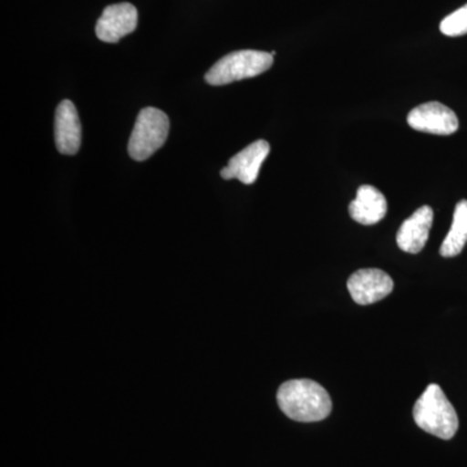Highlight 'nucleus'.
Segmentation results:
<instances>
[{
  "instance_id": "1",
  "label": "nucleus",
  "mask_w": 467,
  "mask_h": 467,
  "mask_svg": "<svg viewBox=\"0 0 467 467\" xmlns=\"http://www.w3.org/2000/svg\"><path fill=\"white\" fill-rule=\"evenodd\" d=\"M276 401L285 416L297 422H319L330 416L333 409L328 392L310 379L285 382L279 387Z\"/></svg>"
},
{
  "instance_id": "2",
  "label": "nucleus",
  "mask_w": 467,
  "mask_h": 467,
  "mask_svg": "<svg viewBox=\"0 0 467 467\" xmlns=\"http://www.w3.org/2000/svg\"><path fill=\"white\" fill-rule=\"evenodd\" d=\"M413 417L420 429L442 441H451L459 430L456 409L435 383L430 384L418 399Z\"/></svg>"
},
{
  "instance_id": "3",
  "label": "nucleus",
  "mask_w": 467,
  "mask_h": 467,
  "mask_svg": "<svg viewBox=\"0 0 467 467\" xmlns=\"http://www.w3.org/2000/svg\"><path fill=\"white\" fill-rule=\"evenodd\" d=\"M275 55L269 52L242 50L232 52L217 61L205 75L212 86H223L242 79L254 78L269 70Z\"/></svg>"
},
{
  "instance_id": "4",
  "label": "nucleus",
  "mask_w": 467,
  "mask_h": 467,
  "mask_svg": "<svg viewBox=\"0 0 467 467\" xmlns=\"http://www.w3.org/2000/svg\"><path fill=\"white\" fill-rule=\"evenodd\" d=\"M168 116L158 109H144L135 121L129 140V155L135 161H144L164 146L169 134Z\"/></svg>"
},
{
  "instance_id": "5",
  "label": "nucleus",
  "mask_w": 467,
  "mask_h": 467,
  "mask_svg": "<svg viewBox=\"0 0 467 467\" xmlns=\"http://www.w3.org/2000/svg\"><path fill=\"white\" fill-rule=\"evenodd\" d=\"M408 124L414 130L435 135H451L459 130L456 113L439 101H429L411 109Z\"/></svg>"
},
{
  "instance_id": "6",
  "label": "nucleus",
  "mask_w": 467,
  "mask_h": 467,
  "mask_svg": "<svg viewBox=\"0 0 467 467\" xmlns=\"http://www.w3.org/2000/svg\"><path fill=\"white\" fill-rule=\"evenodd\" d=\"M350 296L359 306L386 299L393 290L391 276L380 269H359L347 282Z\"/></svg>"
},
{
  "instance_id": "7",
  "label": "nucleus",
  "mask_w": 467,
  "mask_h": 467,
  "mask_svg": "<svg viewBox=\"0 0 467 467\" xmlns=\"http://www.w3.org/2000/svg\"><path fill=\"white\" fill-rule=\"evenodd\" d=\"M138 11L130 3L109 5L98 20V38L107 43H117L137 29Z\"/></svg>"
},
{
  "instance_id": "8",
  "label": "nucleus",
  "mask_w": 467,
  "mask_h": 467,
  "mask_svg": "<svg viewBox=\"0 0 467 467\" xmlns=\"http://www.w3.org/2000/svg\"><path fill=\"white\" fill-rule=\"evenodd\" d=\"M270 152V146L266 140H256L245 147L241 152L234 155L230 159L227 167L221 171V177L223 180L241 181L244 184H252L256 182L259 177L261 165L265 161Z\"/></svg>"
},
{
  "instance_id": "9",
  "label": "nucleus",
  "mask_w": 467,
  "mask_h": 467,
  "mask_svg": "<svg viewBox=\"0 0 467 467\" xmlns=\"http://www.w3.org/2000/svg\"><path fill=\"white\" fill-rule=\"evenodd\" d=\"M82 129L78 112L70 100L58 104L55 115V143L63 155H76L81 147Z\"/></svg>"
},
{
  "instance_id": "10",
  "label": "nucleus",
  "mask_w": 467,
  "mask_h": 467,
  "mask_svg": "<svg viewBox=\"0 0 467 467\" xmlns=\"http://www.w3.org/2000/svg\"><path fill=\"white\" fill-rule=\"evenodd\" d=\"M432 223H434L432 208L429 205L418 208L399 229L396 235L399 248L408 254H420L429 241Z\"/></svg>"
},
{
  "instance_id": "11",
  "label": "nucleus",
  "mask_w": 467,
  "mask_h": 467,
  "mask_svg": "<svg viewBox=\"0 0 467 467\" xmlns=\"http://www.w3.org/2000/svg\"><path fill=\"white\" fill-rule=\"evenodd\" d=\"M349 214L356 223L371 226L380 223L387 213V201L382 192L370 184L359 186L355 201L349 204Z\"/></svg>"
},
{
  "instance_id": "12",
  "label": "nucleus",
  "mask_w": 467,
  "mask_h": 467,
  "mask_svg": "<svg viewBox=\"0 0 467 467\" xmlns=\"http://www.w3.org/2000/svg\"><path fill=\"white\" fill-rule=\"evenodd\" d=\"M467 243V201L456 205L450 233L445 236L441 247L442 257L459 256Z\"/></svg>"
},
{
  "instance_id": "13",
  "label": "nucleus",
  "mask_w": 467,
  "mask_h": 467,
  "mask_svg": "<svg viewBox=\"0 0 467 467\" xmlns=\"http://www.w3.org/2000/svg\"><path fill=\"white\" fill-rule=\"evenodd\" d=\"M441 32L447 36H460L467 34V5L441 21Z\"/></svg>"
}]
</instances>
